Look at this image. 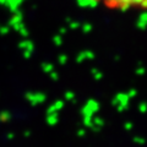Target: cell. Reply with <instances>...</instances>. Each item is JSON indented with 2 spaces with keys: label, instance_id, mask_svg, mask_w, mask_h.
I'll return each mask as SVG.
<instances>
[{
  "label": "cell",
  "instance_id": "obj_1",
  "mask_svg": "<svg viewBox=\"0 0 147 147\" xmlns=\"http://www.w3.org/2000/svg\"><path fill=\"white\" fill-rule=\"evenodd\" d=\"M110 11H142L147 6V0H93Z\"/></svg>",
  "mask_w": 147,
  "mask_h": 147
}]
</instances>
